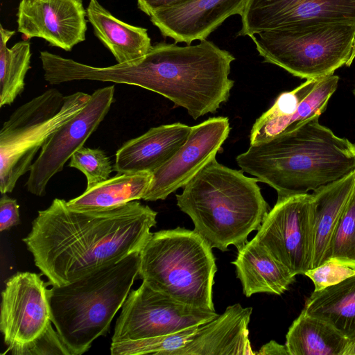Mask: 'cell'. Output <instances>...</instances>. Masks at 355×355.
Instances as JSON below:
<instances>
[{"mask_svg": "<svg viewBox=\"0 0 355 355\" xmlns=\"http://www.w3.org/2000/svg\"><path fill=\"white\" fill-rule=\"evenodd\" d=\"M157 213L137 200L103 211L71 209L55 198L22 241L52 286H62L139 252Z\"/></svg>", "mask_w": 355, "mask_h": 355, "instance_id": "obj_1", "label": "cell"}, {"mask_svg": "<svg viewBox=\"0 0 355 355\" xmlns=\"http://www.w3.org/2000/svg\"><path fill=\"white\" fill-rule=\"evenodd\" d=\"M234 60L230 52L206 39L184 46L158 43L144 57L129 62L105 67L78 62L74 76L77 80L141 87L184 108L196 120L214 113L228 100L234 84L229 78Z\"/></svg>", "mask_w": 355, "mask_h": 355, "instance_id": "obj_2", "label": "cell"}, {"mask_svg": "<svg viewBox=\"0 0 355 355\" xmlns=\"http://www.w3.org/2000/svg\"><path fill=\"white\" fill-rule=\"evenodd\" d=\"M314 116L236 157L241 171L268 184L277 198L308 193L355 171V144Z\"/></svg>", "mask_w": 355, "mask_h": 355, "instance_id": "obj_3", "label": "cell"}, {"mask_svg": "<svg viewBox=\"0 0 355 355\" xmlns=\"http://www.w3.org/2000/svg\"><path fill=\"white\" fill-rule=\"evenodd\" d=\"M258 182L214 158L176 194L177 205L212 248L226 251L233 245L239 249L269 211Z\"/></svg>", "mask_w": 355, "mask_h": 355, "instance_id": "obj_4", "label": "cell"}, {"mask_svg": "<svg viewBox=\"0 0 355 355\" xmlns=\"http://www.w3.org/2000/svg\"><path fill=\"white\" fill-rule=\"evenodd\" d=\"M139 252L47 289L51 319L71 355H81L105 336L139 276Z\"/></svg>", "mask_w": 355, "mask_h": 355, "instance_id": "obj_5", "label": "cell"}, {"mask_svg": "<svg viewBox=\"0 0 355 355\" xmlns=\"http://www.w3.org/2000/svg\"><path fill=\"white\" fill-rule=\"evenodd\" d=\"M139 257V277L151 288L184 304L215 311L216 259L196 232L178 227L152 233Z\"/></svg>", "mask_w": 355, "mask_h": 355, "instance_id": "obj_6", "label": "cell"}, {"mask_svg": "<svg viewBox=\"0 0 355 355\" xmlns=\"http://www.w3.org/2000/svg\"><path fill=\"white\" fill-rule=\"evenodd\" d=\"M91 95L64 96L47 89L17 108L0 130V191L10 193L29 171L33 160L51 136L87 104Z\"/></svg>", "mask_w": 355, "mask_h": 355, "instance_id": "obj_7", "label": "cell"}, {"mask_svg": "<svg viewBox=\"0 0 355 355\" xmlns=\"http://www.w3.org/2000/svg\"><path fill=\"white\" fill-rule=\"evenodd\" d=\"M265 62L304 79L320 78L349 63L355 23L298 26L250 36Z\"/></svg>", "mask_w": 355, "mask_h": 355, "instance_id": "obj_8", "label": "cell"}, {"mask_svg": "<svg viewBox=\"0 0 355 355\" xmlns=\"http://www.w3.org/2000/svg\"><path fill=\"white\" fill-rule=\"evenodd\" d=\"M218 315L215 311L180 302L143 281L138 288L130 291L124 302L112 342L172 334L200 326Z\"/></svg>", "mask_w": 355, "mask_h": 355, "instance_id": "obj_9", "label": "cell"}, {"mask_svg": "<svg viewBox=\"0 0 355 355\" xmlns=\"http://www.w3.org/2000/svg\"><path fill=\"white\" fill-rule=\"evenodd\" d=\"M252 239L293 275H304L311 268V194L277 198Z\"/></svg>", "mask_w": 355, "mask_h": 355, "instance_id": "obj_10", "label": "cell"}, {"mask_svg": "<svg viewBox=\"0 0 355 355\" xmlns=\"http://www.w3.org/2000/svg\"><path fill=\"white\" fill-rule=\"evenodd\" d=\"M114 86L96 89L87 104L60 127L41 148L29 170L27 191L37 196L46 194L51 179L62 171L67 161L83 147L108 113L114 101Z\"/></svg>", "mask_w": 355, "mask_h": 355, "instance_id": "obj_11", "label": "cell"}, {"mask_svg": "<svg viewBox=\"0 0 355 355\" xmlns=\"http://www.w3.org/2000/svg\"><path fill=\"white\" fill-rule=\"evenodd\" d=\"M47 288L40 275L17 272L1 292L0 330L5 353L28 344L52 327Z\"/></svg>", "mask_w": 355, "mask_h": 355, "instance_id": "obj_12", "label": "cell"}, {"mask_svg": "<svg viewBox=\"0 0 355 355\" xmlns=\"http://www.w3.org/2000/svg\"><path fill=\"white\" fill-rule=\"evenodd\" d=\"M240 36L324 23H355V0H248Z\"/></svg>", "mask_w": 355, "mask_h": 355, "instance_id": "obj_13", "label": "cell"}, {"mask_svg": "<svg viewBox=\"0 0 355 355\" xmlns=\"http://www.w3.org/2000/svg\"><path fill=\"white\" fill-rule=\"evenodd\" d=\"M227 117H211L191 127L187 141L164 165L155 171L143 200H165L183 187L216 153L228 137Z\"/></svg>", "mask_w": 355, "mask_h": 355, "instance_id": "obj_14", "label": "cell"}, {"mask_svg": "<svg viewBox=\"0 0 355 355\" xmlns=\"http://www.w3.org/2000/svg\"><path fill=\"white\" fill-rule=\"evenodd\" d=\"M86 16L83 0H21L18 31L69 51L85 40Z\"/></svg>", "mask_w": 355, "mask_h": 355, "instance_id": "obj_15", "label": "cell"}, {"mask_svg": "<svg viewBox=\"0 0 355 355\" xmlns=\"http://www.w3.org/2000/svg\"><path fill=\"white\" fill-rule=\"evenodd\" d=\"M248 1L188 0L158 10L149 17L162 35L189 45L205 40L230 16H241Z\"/></svg>", "mask_w": 355, "mask_h": 355, "instance_id": "obj_16", "label": "cell"}, {"mask_svg": "<svg viewBox=\"0 0 355 355\" xmlns=\"http://www.w3.org/2000/svg\"><path fill=\"white\" fill-rule=\"evenodd\" d=\"M252 307L235 304L223 313L200 325L189 340L171 355H253L248 324Z\"/></svg>", "mask_w": 355, "mask_h": 355, "instance_id": "obj_17", "label": "cell"}, {"mask_svg": "<svg viewBox=\"0 0 355 355\" xmlns=\"http://www.w3.org/2000/svg\"><path fill=\"white\" fill-rule=\"evenodd\" d=\"M191 130V126L181 123L151 128L116 151L113 170L118 174L153 173L185 144Z\"/></svg>", "mask_w": 355, "mask_h": 355, "instance_id": "obj_18", "label": "cell"}, {"mask_svg": "<svg viewBox=\"0 0 355 355\" xmlns=\"http://www.w3.org/2000/svg\"><path fill=\"white\" fill-rule=\"evenodd\" d=\"M232 263L246 297L258 293L280 295L295 281V275L253 239L238 249Z\"/></svg>", "mask_w": 355, "mask_h": 355, "instance_id": "obj_19", "label": "cell"}, {"mask_svg": "<svg viewBox=\"0 0 355 355\" xmlns=\"http://www.w3.org/2000/svg\"><path fill=\"white\" fill-rule=\"evenodd\" d=\"M355 189V171L313 191L311 268L322 264L340 216Z\"/></svg>", "mask_w": 355, "mask_h": 355, "instance_id": "obj_20", "label": "cell"}, {"mask_svg": "<svg viewBox=\"0 0 355 355\" xmlns=\"http://www.w3.org/2000/svg\"><path fill=\"white\" fill-rule=\"evenodd\" d=\"M86 11L96 36L111 51L117 63L137 60L150 51L152 45L146 28L119 20L98 0H89Z\"/></svg>", "mask_w": 355, "mask_h": 355, "instance_id": "obj_21", "label": "cell"}, {"mask_svg": "<svg viewBox=\"0 0 355 355\" xmlns=\"http://www.w3.org/2000/svg\"><path fill=\"white\" fill-rule=\"evenodd\" d=\"M153 179L150 172L117 174L67 201L79 211H103L143 199Z\"/></svg>", "mask_w": 355, "mask_h": 355, "instance_id": "obj_22", "label": "cell"}, {"mask_svg": "<svg viewBox=\"0 0 355 355\" xmlns=\"http://www.w3.org/2000/svg\"><path fill=\"white\" fill-rule=\"evenodd\" d=\"M349 339L329 322L302 311L286 336L289 355H343Z\"/></svg>", "mask_w": 355, "mask_h": 355, "instance_id": "obj_23", "label": "cell"}, {"mask_svg": "<svg viewBox=\"0 0 355 355\" xmlns=\"http://www.w3.org/2000/svg\"><path fill=\"white\" fill-rule=\"evenodd\" d=\"M331 324L349 340L355 338V275L313 291L302 309Z\"/></svg>", "mask_w": 355, "mask_h": 355, "instance_id": "obj_24", "label": "cell"}, {"mask_svg": "<svg viewBox=\"0 0 355 355\" xmlns=\"http://www.w3.org/2000/svg\"><path fill=\"white\" fill-rule=\"evenodd\" d=\"M318 79H307L294 89L280 94L272 106L254 122L250 134V144L268 141L286 130L293 123L300 103L313 89Z\"/></svg>", "mask_w": 355, "mask_h": 355, "instance_id": "obj_25", "label": "cell"}, {"mask_svg": "<svg viewBox=\"0 0 355 355\" xmlns=\"http://www.w3.org/2000/svg\"><path fill=\"white\" fill-rule=\"evenodd\" d=\"M15 31L0 27V107L11 105L24 89V79L30 68V43L21 41L10 49L7 43Z\"/></svg>", "mask_w": 355, "mask_h": 355, "instance_id": "obj_26", "label": "cell"}, {"mask_svg": "<svg viewBox=\"0 0 355 355\" xmlns=\"http://www.w3.org/2000/svg\"><path fill=\"white\" fill-rule=\"evenodd\" d=\"M199 326L166 336L135 340L112 342V355H171V353L191 340Z\"/></svg>", "mask_w": 355, "mask_h": 355, "instance_id": "obj_27", "label": "cell"}, {"mask_svg": "<svg viewBox=\"0 0 355 355\" xmlns=\"http://www.w3.org/2000/svg\"><path fill=\"white\" fill-rule=\"evenodd\" d=\"M331 258L355 263V189L331 237L325 261Z\"/></svg>", "mask_w": 355, "mask_h": 355, "instance_id": "obj_28", "label": "cell"}, {"mask_svg": "<svg viewBox=\"0 0 355 355\" xmlns=\"http://www.w3.org/2000/svg\"><path fill=\"white\" fill-rule=\"evenodd\" d=\"M69 166L77 168L86 176V189L109 179L113 171L110 159L103 150L85 147L73 154Z\"/></svg>", "mask_w": 355, "mask_h": 355, "instance_id": "obj_29", "label": "cell"}, {"mask_svg": "<svg viewBox=\"0 0 355 355\" xmlns=\"http://www.w3.org/2000/svg\"><path fill=\"white\" fill-rule=\"evenodd\" d=\"M304 275L313 282L314 291H318L355 275V263L331 258L309 269Z\"/></svg>", "mask_w": 355, "mask_h": 355, "instance_id": "obj_30", "label": "cell"}, {"mask_svg": "<svg viewBox=\"0 0 355 355\" xmlns=\"http://www.w3.org/2000/svg\"><path fill=\"white\" fill-rule=\"evenodd\" d=\"M9 352L13 355H71L58 331L53 327L34 341L12 349Z\"/></svg>", "mask_w": 355, "mask_h": 355, "instance_id": "obj_31", "label": "cell"}, {"mask_svg": "<svg viewBox=\"0 0 355 355\" xmlns=\"http://www.w3.org/2000/svg\"><path fill=\"white\" fill-rule=\"evenodd\" d=\"M21 223L19 206L16 199L6 193L1 194L0 199V231L10 230Z\"/></svg>", "mask_w": 355, "mask_h": 355, "instance_id": "obj_32", "label": "cell"}, {"mask_svg": "<svg viewBox=\"0 0 355 355\" xmlns=\"http://www.w3.org/2000/svg\"><path fill=\"white\" fill-rule=\"evenodd\" d=\"M188 0H137L138 8L147 15L150 16L154 12L174 6Z\"/></svg>", "mask_w": 355, "mask_h": 355, "instance_id": "obj_33", "label": "cell"}, {"mask_svg": "<svg viewBox=\"0 0 355 355\" xmlns=\"http://www.w3.org/2000/svg\"><path fill=\"white\" fill-rule=\"evenodd\" d=\"M256 354L259 355H289L286 345H280L275 340L263 345Z\"/></svg>", "mask_w": 355, "mask_h": 355, "instance_id": "obj_34", "label": "cell"}, {"mask_svg": "<svg viewBox=\"0 0 355 355\" xmlns=\"http://www.w3.org/2000/svg\"><path fill=\"white\" fill-rule=\"evenodd\" d=\"M343 355H355V338L349 340Z\"/></svg>", "mask_w": 355, "mask_h": 355, "instance_id": "obj_35", "label": "cell"}, {"mask_svg": "<svg viewBox=\"0 0 355 355\" xmlns=\"http://www.w3.org/2000/svg\"><path fill=\"white\" fill-rule=\"evenodd\" d=\"M354 59H355V40H354V44H353L352 55H351L349 63L347 64V67H349L352 64V63L353 62Z\"/></svg>", "mask_w": 355, "mask_h": 355, "instance_id": "obj_36", "label": "cell"}, {"mask_svg": "<svg viewBox=\"0 0 355 355\" xmlns=\"http://www.w3.org/2000/svg\"><path fill=\"white\" fill-rule=\"evenodd\" d=\"M353 94H354V98H355V87H354V89H353Z\"/></svg>", "mask_w": 355, "mask_h": 355, "instance_id": "obj_37", "label": "cell"}]
</instances>
